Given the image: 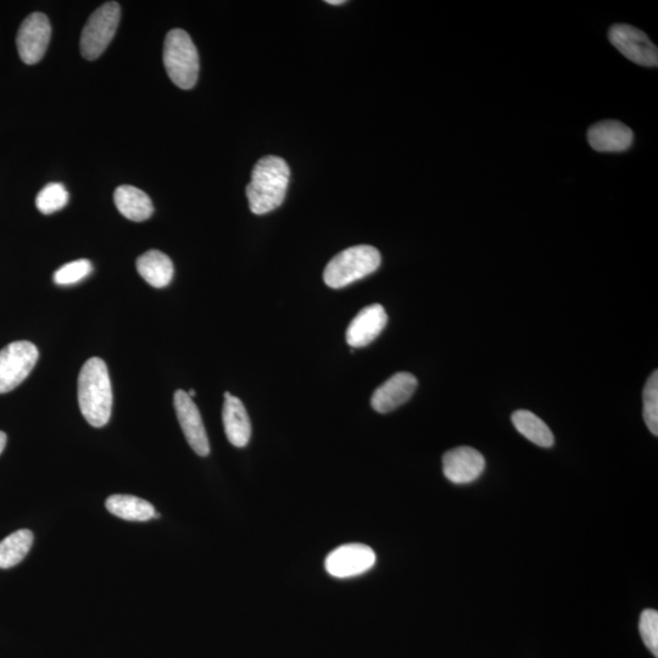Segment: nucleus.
Masks as SVG:
<instances>
[{
  "mask_svg": "<svg viewBox=\"0 0 658 658\" xmlns=\"http://www.w3.org/2000/svg\"><path fill=\"white\" fill-rule=\"evenodd\" d=\"M78 404L89 425L102 428L108 425L113 410V387L107 364L91 358L83 365L78 377Z\"/></svg>",
  "mask_w": 658,
  "mask_h": 658,
  "instance_id": "obj_1",
  "label": "nucleus"
},
{
  "mask_svg": "<svg viewBox=\"0 0 658 658\" xmlns=\"http://www.w3.org/2000/svg\"><path fill=\"white\" fill-rule=\"evenodd\" d=\"M291 170L278 156H265L256 163L247 187L249 208L255 215H265L280 208L286 199Z\"/></svg>",
  "mask_w": 658,
  "mask_h": 658,
  "instance_id": "obj_2",
  "label": "nucleus"
},
{
  "mask_svg": "<svg viewBox=\"0 0 658 658\" xmlns=\"http://www.w3.org/2000/svg\"><path fill=\"white\" fill-rule=\"evenodd\" d=\"M382 256L371 245H356L343 250L328 262L323 281L329 288L340 289L372 275L381 266Z\"/></svg>",
  "mask_w": 658,
  "mask_h": 658,
  "instance_id": "obj_3",
  "label": "nucleus"
},
{
  "mask_svg": "<svg viewBox=\"0 0 658 658\" xmlns=\"http://www.w3.org/2000/svg\"><path fill=\"white\" fill-rule=\"evenodd\" d=\"M164 64L167 75L177 87L192 89L195 86L199 76V55L186 31L176 29L167 33Z\"/></svg>",
  "mask_w": 658,
  "mask_h": 658,
  "instance_id": "obj_4",
  "label": "nucleus"
},
{
  "mask_svg": "<svg viewBox=\"0 0 658 658\" xmlns=\"http://www.w3.org/2000/svg\"><path fill=\"white\" fill-rule=\"evenodd\" d=\"M121 19L120 5L109 2L91 15L81 36L82 57L96 60L105 52L115 36Z\"/></svg>",
  "mask_w": 658,
  "mask_h": 658,
  "instance_id": "obj_5",
  "label": "nucleus"
},
{
  "mask_svg": "<svg viewBox=\"0 0 658 658\" xmlns=\"http://www.w3.org/2000/svg\"><path fill=\"white\" fill-rule=\"evenodd\" d=\"M39 358L35 344L20 340L0 350V394L18 388L29 377Z\"/></svg>",
  "mask_w": 658,
  "mask_h": 658,
  "instance_id": "obj_6",
  "label": "nucleus"
},
{
  "mask_svg": "<svg viewBox=\"0 0 658 658\" xmlns=\"http://www.w3.org/2000/svg\"><path fill=\"white\" fill-rule=\"evenodd\" d=\"M610 42L634 64L657 68L658 50L643 31L630 25H613L609 32Z\"/></svg>",
  "mask_w": 658,
  "mask_h": 658,
  "instance_id": "obj_7",
  "label": "nucleus"
},
{
  "mask_svg": "<svg viewBox=\"0 0 658 658\" xmlns=\"http://www.w3.org/2000/svg\"><path fill=\"white\" fill-rule=\"evenodd\" d=\"M50 37L52 26L46 15L33 13L27 16L16 37L21 60L27 65L39 63L47 52Z\"/></svg>",
  "mask_w": 658,
  "mask_h": 658,
  "instance_id": "obj_8",
  "label": "nucleus"
},
{
  "mask_svg": "<svg viewBox=\"0 0 658 658\" xmlns=\"http://www.w3.org/2000/svg\"><path fill=\"white\" fill-rule=\"evenodd\" d=\"M376 554L364 544H345L327 556L325 567L332 577L345 579L370 571L376 563Z\"/></svg>",
  "mask_w": 658,
  "mask_h": 658,
  "instance_id": "obj_9",
  "label": "nucleus"
},
{
  "mask_svg": "<svg viewBox=\"0 0 658 658\" xmlns=\"http://www.w3.org/2000/svg\"><path fill=\"white\" fill-rule=\"evenodd\" d=\"M175 410L184 437L194 453L199 456L210 454L208 433L205 431L202 415L193 399L184 390H177L174 397Z\"/></svg>",
  "mask_w": 658,
  "mask_h": 658,
  "instance_id": "obj_10",
  "label": "nucleus"
},
{
  "mask_svg": "<svg viewBox=\"0 0 658 658\" xmlns=\"http://www.w3.org/2000/svg\"><path fill=\"white\" fill-rule=\"evenodd\" d=\"M484 470V456L471 446H459L443 457L444 476L454 484L475 482Z\"/></svg>",
  "mask_w": 658,
  "mask_h": 658,
  "instance_id": "obj_11",
  "label": "nucleus"
},
{
  "mask_svg": "<svg viewBox=\"0 0 658 658\" xmlns=\"http://www.w3.org/2000/svg\"><path fill=\"white\" fill-rule=\"evenodd\" d=\"M417 379L407 372H400L379 386L371 398L373 410L388 414L409 401L416 392Z\"/></svg>",
  "mask_w": 658,
  "mask_h": 658,
  "instance_id": "obj_12",
  "label": "nucleus"
},
{
  "mask_svg": "<svg viewBox=\"0 0 658 658\" xmlns=\"http://www.w3.org/2000/svg\"><path fill=\"white\" fill-rule=\"evenodd\" d=\"M388 323L382 305L373 304L362 309L347 329V343L351 348H364L378 338Z\"/></svg>",
  "mask_w": 658,
  "mask_h": 658,
  "instance_id": "obj_13",
  "label": "nucleus"
},
{
  "mask_svg": "<svg viewBox=\"0 0 658 658\" xmlns=\"http://www.w3.org/2000/svg\"><path fill=\"white\" fill-rule=\"evenodd\" d=\"M588 141L596 152L620 153L632 147L634 135L622 122L607 120L590 127Z\"/></svg>",
  "mask_w": 658,
  "mask_h": 658,
  "instance_id": "obj_14",
  "label": "nucleus"
},
{
  "mask_svg": "<svg viewBox=\"0 0 658 658\" xmlns=\"http://www.w3.org/2000/svg\"><path fill=\"white\" fill-rule=\"evenodd\" d=\"M223 427L225 433L233 446L244 448L252 437V423L242 400L225 393V404L222 410Z\"/></svg>",
  "mask_w": 658,
  "mask_h": 658,
  "instance_id": "obj_15",
  "label": "nucleus"
},
{
  "mask_svg": "<svg viewBox=\"0 0 658 658\" xmlns=\"http://www.w3.org/2000/svg\"><path fill=\"white\" fill-rule=\"evenodd\" d=\"M114 202L120 214L131 221H146L154 213L152 199L149 198L147 193L136 187L121 186L116 188Z\"/></svg>",
  "mask_w": 658,
  "mask_h": 658,
  "instance_id": "obj_16",
  "label": "nucleus"
},
{
  "mask_svg": "<svg viewBox=\"0 0 658 658\" xmlns=\"http://www.w3.org/2000/svg\"><path fill=\"white\" fill-rule=\"evenodd\" d=\"M137 271L143 280L154 288L169 286L175 272L174 264L169 256L159 250H149L146 254L139 256Z\"/></svg>",
  "mask_w": 658,
  "mask_h": 658,
  "instance_id": "obj_17",
  "label": "nucleus"
},
{
  "mask_svg": "<svg viewBox=\"0 0 658 658\" xmlns=\"http://www.w3.org/2000/svg\"><path fill=\"white\" fill-rule=\"evenodd\" d=\"M107 510L125 521L147 522L155 516L154 506L133 495L116 494L107 499Z\"/></svg>",
  "mask_w": 658,
  "mask_h": 658,
  "instance_id": "obj_18",
  "label": "nucleus"
},
{
  "mask_svg": "<svg viewBox=\"0 0 658 658\" xmlns=\"http://www.w3.org/2000/svg\"><path fill=\"white\" fill-rule=\"evenodd\" d=\"M512 423L523 437L531 440L535 445L542 446V448H551L555 443L554 434H552L548 425L531 411H516L512 415Z\"/></svg>",
  "mask_w": 658,
  "mask_h": 658,
  "instance_id": "obj_19",
  "label": "nucleus"
},
{
  "mask_svg": "<svg viewBox=\"0 0 658 658\" xmlns=\"http://www.w3.org/2000/svg\"><path fill=\"white\" fill-rule=\"evenodd\" d=\"M33 533L29 529H20L0 542V568L18 566L29 554L33 544Z\"/></svg>",
  "mask_w": 658,
  "mask_h": 658,
  "instance_id": "obj_20",
  "label": "nucleus"
},
{
  "mask_svg": "<svg viewBox=\"0 0 658 658\" xmlns=\"http://www.w3.org/2000/svg\"><path fill=\"white\" fill-rule=\"evenodd\" d=\"M69 202V193L61 183H49L37 195L36 206L44 215L57 213Z\"/></svg>",
  "mask_w": 658,
  "mask_h": 658,
  "instance_id": "obj_21",
  "label": "nucleus"
},
{
  "mask_svg": "<svg viewBox=\"0 0 658 658\" xmlns=\"http://www.w3.org/2000/svg\"><path fill=\"white\" fill-rule=\"evenodd\" d=\"M644 418L650 432L658 436V372L652 373L643 393Z\"/></svg>",
  "mask_w": 658,
  "mask_h": 658,
  "instance_id": "obj_22",
  "label": "nucleus"
},
{
  "mask_svg": "<svg viewBox=\"0 0 658 658\" xmlns=\"http://www.w3.org/2000/svg\"><path fill=\"white\" fill-rule=\"evenodd\" d=\"M93 270L91 261L81 259L69 262L54 273V282L58 286H71L85 280L86 277L91 275Z\"/></svg>",
  "mask_w": 658,
  "mask_h": 658,
  "instance_id": "obj_23",
  "label": "nucleus"
},
{
  "mask_svg": "<svg viewBox=\"0 0 658 658\" xmlns=\"http://www.w3.org/2000/svg\"><path fill=\"white\" fill-rule=\"evenodd\" d=\"M639 632L646 648L652 655L658 657V612L655 610H645L641 613L639 622Z\"/></svg>",
  "mask_w": 658,
  "mask_h": 658,
  "instance_id": "obj_24",
  "label": "nucleus"
},
{
  "mask_svg": "<svg viewBox=\"0 0 658 658\" xmlns=\"http://www.w3.org/2000/svg\"><path fill=\"white\" fill-rule=\"evenodd\" d=\"M5 445H7V434L0 431V454L3 453Z\"/></svg>",
  "mask_w": 658,
  "mask_h": 658,
  "instance_id": "obj_25",
  "label": "nucleus"
},
{
  "mask_svg": "<svg viewBox=\"0 0 658 658\" xmlns=\"http://www.w3.org/2000/svg\"><path fill=\"white\" fill-rule=\"evenodd\" d=\"M327 3L329 5H342V4H345L347 2H345V0H327Z\"/></svg>",
  "mask_w": 658,
  "mask_h": 658,
  "instance_id": "obj_26",
  "label": "nucleus"
},
{
  "mask_svg": "<svg viewBox=\"0 0 658 658\" xmlns=\"http://www.w3.org/2000/svg\"><path fill=\"white\" fill-rule=\"evenodd\" d=\"M188 395L193 399V397H195V390H189Z\"/></svg>",
  "mask_w": 658,
  "mask_h": 658,
  "instance_id": "obj_27",
  "label": "nucleus"
}]
</instances>
